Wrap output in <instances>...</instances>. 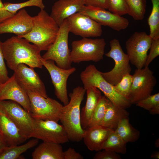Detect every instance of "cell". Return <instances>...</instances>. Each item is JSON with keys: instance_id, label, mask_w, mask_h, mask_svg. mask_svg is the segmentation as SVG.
Here are the masks:
<instances>
[{"instance_id": "obj_1", "label": "cell", "mask_w": 159, "mask_h": 159, "mask_svg": "<svg viewBox=\"0 0 159 159\" xmlns=\"http://www.w3.org/2000/svg\"><path fill=\"white\" fill-rule=\"evenodd\" d=\"M25 39L13 36L2 42L4 59L7 66L14 71L20 64L29 67L42 68L41 50Z\"/></svg>"}, {"instance_id": "obj_2", "label": "cell", "mask_w": 159, "mask_h": 159, "mask_svg": "<svg viewBox=\"0 0 159 159\" xmlns=\"http://www.w3.org/2000/svg\"><path fill=\"white\" fill-rule=\"evenodd\" d=\"M86 92L83 87L79 86L74 88L69 94V103L63 106L61 112L59 120L72 142H80L85 134V130L81 124L80 107Z\"/></svg>"}, {"instance_id": "obj_3", "label": "cell", "mask_w": 159, "mask_h": 159, "mask_svg": "<svg viewBox=\"0 0 159 159\" xmlns=\"http://www.w3.org/2000/svg\"><path fill=\"white\" fill-rule=\"evenodd\" d=\"M31 31L21 37L32 43L41 50L47 51L55 41L59 26L44 9L33 17Z\"/></svg>"}, {"instance_id": "obj_4", "label": "cell", "mask_w": 159, "mask_h": 159, "mask_svg": "<svg viewBox=\"0 0 159 159\" xmlns=\"http://www.w3.org/2000/svg\"><path fill=\"white\" fill-rule=\"evenodd\" d=\"M80 78L85 89L92 86L103 92L105 96L117 106L125 109L131 105L129 101L119 94L114 86L107 82L103 77L101 72L93 64L87 66L80 74Z\"/></svg>"}, {"instance_id": "obj_5", "label": "cell", "mask_w": 159, "mask_h": 159, "mask_svg": "<svg viewBox=\"0 0 159 159\" xmlns=\"http://www.w3.org/2000/svg\"><path fill=\"white\" fill-rule=\"evenodd\" d=\"M106 45L103 38H83L74 41L71 44V61L75 63L85 61L99 62L103 59Z\"/></svg>"}, {"instance_id": "obj_6", "label": "cell", "mask_w": 159, "mask_h": 159, "mask_svg": "<svg viewBox=\"0 0 159 159\" xmlns=\"http://www.w3.org/2000/svg\"><path fill=\"white\" fill-rule=\"evenodd\" d=\"M69 32L67 20L66 19L59 26L55 41L42 56L43 59L53 60L57 66L62 69H67L72 67L68 43Z\"/></svg>"}, {"instance_id": "obj_7", "label": "cell", "mask_w": 159, "mask_h": 159, "mask_svg": "<svg viewBox=\"0 0 159 159\" xmlns=\"http://www.w3.org/2000/svg\"><path fill=\"white\" fill-rule=\"evenodd\" d=\"M110 47V50L105 55L107 57L113 59L115 65L110 71L105 72H101V74L107 82L115 85L124 75L130 74L131 68L128 55L123 51L119 40L116 39L111 40Z\"/></svg>"}, {"instance_id": "obj_8", "label": "cell", "mask_w": 159, "mask_h": 159, "mask_svg": "<svg viewBox=\"0 0 159 159\" xmlns=\"http://www.w3.org/2000/svg\"><path fill=\"white\" fill-rule=\"evenodd\" d=\"M30 102V113L34 119L50 120L58 122L62 105L56 100L45 98L29 90H25Z\"/></svg>"}, {"instance_id": "obj_9", "label": "cell", "mask_w": 159, "mask_h": 159, "mask_svg": "<svg viewBox=\"0 0 159 159\" xmlns=\"http://www.w3.org/2000/svg\"><path fill=\"white\" fill-rule=\"evenodd\" d=\"M0 111L15 124L27 139L32 138L34 119L19 104L11 100L0 101Z\"/></svg>"}, {"instance_id": "obj_10", "label": "cell", "mask_w": 159, "mask_h": 159, "mask_svg": "<svg viewBox=\"0 0 159 159\" xmlns=\"http://www.w3.org/2000/svg\"><path fill=\"white\" fill-rule=\"evenodd\" d=\"M152 39L145 32H135L125 42L130 62L137 69L145 67Z\"/></svg>"}, {"instance_id": "obj_11", "label": "cell", "mask_w": 159, "mask_h": 159, "mask_svg": "<svg viewBox=\"0 0 159 159\" xmlns=\"http://www.w3.org/2000/svg\"><path fill=\"white\" fill-rule=\"evenodd\" d=\"M132 81L129 100L132 104L151 95L157 80L148 67L137 69L132 75Z\"/></svg>"}, {"instance_id": "obj_12", "label": "cell", "mask_w": 159, "mask_h": 159, "mask_svg": "<svg viewBox=\"0 0 159 159\" xmlns=\"http://www.w3.org/2000/svg\"><path fill=\"white\" fill-rule=\"evenodd\" d=\"M58 122L52 120L34 119L32 138L60 144L68 142V136L65 128Z\"/></svg>"}, {"instance_id": "obj_13", "label": "cell", "mask_w": 159, "mask_h": 159, "mask_svg": "<svg viewBox=\"0 0 159 159\" xmlns=\"http://www.w3.org/2000/svg\"><path fill=\"white\" fill-rule=\"evenodd\" d=\"M41 62L49 72L54 88L57 98L64 104L67 105L69 100L67 94V82L69 77L76 71L75 67L67 69L60 68L52 60H45L42 57Z\"/></svg>"}, {"instance_id": "obj_14", "label": "cell", "mask_w": 159, "mask_h": 159, "mask_svg": "<svg viewBox=\"0 0 159 159\" xmlns=\"http://www.w3.org/2000/svg\"><path fill=\"white\" fill-rule=\"evenodd\" d=\"M106 9L85 5L79 12L88 16L101 26H108L117 31L128 27L129 21L127 19Z\"/></svg>"}, {"instance_id": "obj_15", "label": "cell", "mask_w": 159, "mask_h": 159, "mask_svg": "<svg viewBox=\"0 0 159 159\" xmlns=\"http://www.w3.org/2000/svg\"><path fill=\"white\" fill-rule=\"evenodd\" d=\"M69 32L83 38L97 37L102 34V26L88 16L78 12L67 19Z\"/></svg>"}, {"instance_id": "obj_16", "label": "cell", "mask_w": 159, "mask_h": 159, "mask_svg": "<svg viewBox=\"0 0 159 159\" xmlns=\"http://www.w3.org/2000/svg\"><path fill=\"white\" fill-rule=\"evenodd\" d=\"M34 69L28 67L25 64H20L14 71L13 75L25 91L29 90L48 97L44 84Z\"/></svg>"}, {"instance_id": "obj_17", "label": "cell", "mask_w": 159, "mask_h": 159, "mask_svg": "<svg viewBox=\"0 0 159 159\" xmlns=\"http://www.w3.org/2000/svg\"><path fill=\"white\" fill-rule=\"evenodd\" d=\"M33 26V17L25 9H21L13 16L0 23V34L13 33L21 37L29 33Z\"/></svg>"}, {"instance_id": "obj_18", "label": "cell", "mask_w": 159, "mask_h": 159, "mask_svg": "<svg viewBox=\"0 0 159 159\" xmlns=\"http://www.w3.org/2000/svg\"><path fill=\"white\" fill-rule=\"evenodd\" d=\"M7 100L18 103L30 113V104L28 96L13 75L6 82L0 84V101Z\"/></svg>"}, {"instance_id": "obj_19", "label": "cell", "mask_w": 159, "mask_h": 159, "mask_svg": "<svg viewBox=\"0 0 159 159\" xmlns=\"http://www.w3.org/2000/svg\"><path fill=\"white\" fill-rule=\"evenodd\" d=\"M85 5L84 0H58L52 6L50 16L59 26L64 20L79 12Z\"/></svg>"}, {"instance_id": "obj_20", "label": "cell", "mask_w": 159, "mask_h": 159, "mask_svg": "<svg viewBox=\"0 0 159 159\" xmlns=\"http://www.w3.org/2000/svg\"><path fill=\"white\" fill-rule=\"evenodd\" d=\"M0 136L6 146L19 145L28 139L15 124L0 111Z\"/></svg>"}, {"instance_id": "obj_21", "label": "cell", "mask_w": 159, "mask_h": 159, "mask_svg": "<svg viewBox=\"0 0 159 159\" xmlns=\"http://www.w3.org/2000/svg\"><path fill=\"white\" fill-rule=\"evenodd\" d=\"M83 140L90 151H98L102 150V145L109 136L114 131L101 125L87 127Z\"/></svg>"}, {"instance_id": "obj_22", "label": "cell", "mask_w": 159, "mask_h": 159, "mask_svg": "<svg viewBox=\"0 0 159 159\" xmlns=\"http://www.w3.org/2000/svg\"><path fill=\"white\" fill-rule=\"evenodd\" d=\"M86 90L87 93L86 102L80 113L81 125L84 129L89 124L95 109L102 96L101 91L95 87L90 86Z\"/></svg>"}, {"instance_id": "obj_23", "label": "cell", "mask_w": 159, "mask_h": 159, "mask_svg": "<svg viewBox=\"0 0 159 159\" xmlns=\"http://www.w3.org/2000/svg\"><path fill=\"white\" fill-rule=\"evenodd\" d=\"M64 151L60 144L43 141L32 153L33 159H64Z\"/></svg>"}, {"instance_id": "obj_24", "label": "cell", "mask_w": 159, "mask_h": 159, "mask_svg": "<svg viewBox=\"0 0 159 159\" xmlns=\"http://www.w3.org/2000/svg\"><path fill=\"white\" fill-rule=\"evenodd\" d=\"M129 115L126 109L117 106L109 100L100 125L115 131L121 120L128 117Z\"/></svg>"}, {"instance_id": "obj_25", "label": "cell", "mask_w": 159, "mask_h": 159, "mask_svg": "<svg viewBox=\"0 0 159 159\" xmlns=\"http://www.w3.org/2000/svg\"><path fill=\"white\" fill-rule=\"evenodd\" d=\"M35 138L21 145L3 147L0 149V159H22V154L37 144L39 139Z\"/></svg>"}, {"instance_id": "obj_26", "label": "cell", "mask_w": 159, "mask_h": 159, "mask_svg": "<svg viewBox=\"0 0 159 159\" xmlns=\"http://www.w3.org/2000/svg\"><path fill=\"white\" fill-rule=\"evenodd\" d=\"M114 131L126 143L135 142L140 136L139 131L130 124L128 117L121 120Z\"/></svg>"}, {"instance_id": "obj_27", "label": "cell", "mask_w": 159, "mask_h": 159, "mask_svg": "<svg viewBox=\"0 0 159 159\" xmlns=\"http://www.w3.org/2000/svg\"><path fill=\"white\" fill-rule=\"evenodd\" d=\"M126 144L114 131L109 136L104 143L102 150L124 154L127 151Z\"/></svg>"}, {"instance_id": "obj_28", "label": "cell", "mask_w": 159, "mask_h": 159, "mask_svg": "<svg viewBox=\"0 0 159 159\" xmlns=\"http://www.w3.org/2000/svg\"><path fill=\"white\" fill-rule=\"evenodd\" d=\"M152 8L148 20L150 33L152 39H159V0H150Z\"/></svg>"}, {"instance_id": "obj_29", "label": "cell", "mask_w": 159, "mask_h": 159, "mask_svg": "<svg viewBox=\"0 0 159 159\" xmlns=\"http://www.w3.org/2000/svg\"><path fill=\"white\" fill-rule=\"evenodd\" d=\"M128 9V14L135 20H141L146 12V0H125Z\"/></svg>"}, {"instance_id": "obj_30", "label": "cell", "mask_w": 159, "mask_h": 159, "mask_svg": "<svg viewBox=\"0 0 159 159\" xmlns=\"http://www.w3.org/2000/svg\"><path fill=\"white\" fill-rule=\"evenodd\" d=\"M109 100L102 95L93 113L87 127L100 125L105 115Z\"/></svg>"}, {"instance_id": "obj_31", "label": "cell", "mask_w": 159, "mask_h": 159, "mask_svg": "<svg viewBox=\"0 0 159 159\" xmlns=\"http://www.w3.org/2000/svg\"><path fill=\"white\" fill-rule=\"evenodd\" d=\"M4 4L5 9L14 14L19 10L26 7L35 6L39 7L41 10L44 9L45 8L43 0H29L17 3L7 2L4 3Z\"/></svg>"}, {"instance_id": "obj_32", "label": "cell", "mask_w": 159, "mask_h": 159, "mask_svg": "<svg viewBox=\"0 0 159 159\" xmlns=\"http://www.w3.org/2000/svg\"><path fill=\"white\" fill-rule=\"evenodd\" d=\"M132 81V75L128 73L124 75L118 83L114 85L117 92L128 100Z\"/></svg>"}, {"instance_id": "obj_33", "label": "cell", "mask_w": 159, "mask_h": 159, "mask_svg": "<svg viewBox=\"0 0 159 159\" xmlns=\"http://www.w3.org/2000/svg\"><path fill=\"white\" fill-rule=\"evenodd\" d=\"M107 9L110 12L120 16L128 14L125 0H107Z\"/></svg>"}, {"instance_id": "obj_34", "label": "cell", "mask_w": 159, "mask_h": 159, "mask_svg": "<svg viewBox=\"0 0 159 159\" xmlns=\"http://www.w3.org/2000/svg\"><path fill=\"white\" fill-rule=\"evenodd\" d=\"M159 104V93L150 95L137 102V106L149 111L156 105Z\"/></svg>"}, {"instance_id": "obj_35", "label": "cell", "mask_w": 159, "mask_h": 159, "mask_svg": "<svg viewBox=\"0 0 159 159\" xmlns=\"http://www.w3.org/2000/svg\"><path fill=\"white\" fill-rule=\"evenodd\" d=\"M150 52L148 55L144 67H148L153 60L159 55V39L152 40Z\"/></svg>"}, {"instance_id": "obj_36", "label": "cell", "mask_w": 159, "mask_h": 159, "mask_svg": "<svg viewBox=\"0 0 159 159\" xmlns=\"http://www.w3.org/2000/svg\"><path fill=\"white\" fill-rule=\"evenodd\" d=\"M2 44L0 40V84L5 82L9 78L4 61Z\"/></svg>"}, {"instance_id": "obj_37", "label": "cell", "mask_w": 159, "mask_h": 159, "mask_svg": "<svg viewBox=\"0 0 159 159\" xmlns=\"http://www.w3.org/2000/svg\"><path fill=\"white\" fill-rule=\"evenodd\" d=\"M100 150L95 155L94 159H120V156L116 153L103 150Z\"/></svg>"}, {"instance_id": "obj_38", "label": "cell", "mask_w": 159, "mask_h": 159, "mask_svg": "<svg viewBox=\"0 0 159 159\" xmlns=\"http://www.w3.org/2000/svg\"><path fill=\"white\" fill-rule=\"evenodd\" d=\"M64 159H83V157L74 149L70 147L65 151L63 154Z\"/></svg>"}, {"instance_id": "obj_39", "label": "cell", "mask_w": 159, "mask_h": 159, "mask_svg": "<svg viewBox=\"0 0 159 159\" xmlns=\"http://www.w3.org/2000/svg\"><path fill=\"white\" fill-rule=\"evenodd\" d=\"M85 5L107 9V0H84Z\"/></svg>"}, {"instance_id": "obj_40", "label": "cell", "mask_w": 159, "mask_h": 159, "mask_svg": "<svg viewBox=\"0 0 159 159\" xmlns=\"http://www.w3.org/2000/svg\"><path fill=\"white\" fill-rule=\"evenodd\" d=\"M14 15V14L5 9L4 3H3L1 0H0V23L4 20Z\"/></svg>"}, {"instance_id": "obj_41", "label": "cell", "mask_w": 159, "mask_h": 159, "mask_svg": "<svg viewBox=\"0 0 159 159\" xmlns=\"http://www.w3.org/2000/svg\"><path fill=\"white\" fill-rule=\"evenodd\" d=\"M150 113L152 115H156L159 114V104H158L153 107L149 111Z\"/></svg>"}, {"instance_id": "obj_42", "label": "cell", "mask_w": 159, "mask_h": 159, "mask_svg": "<svg viewBox=\"0 0 159 159\" xmlns=\"http://www.w3.org/2000/svg\"><path fill=\"white\" fill-rule=\"evenodd\" d=\"M150 157L152 158L155 159H159V152L158 151H156L152 153Z\"/></svg>"}, {"instance_id": "obj_43", "label": "cell", "mask_w": 159, "mask_h": 159, "mask_svg": "<svg viewBox=\"0 0 159 159\" xmlns=\"http://www.w3.org/2000/svg\"><path fill=\"white\" fill-rule=\"evenodd\" d=\"M6 146L5 143L0 136V149L4 146Z\"/></svg>"}, {"instance_id": "obj_44", "label": "cell", "mask_w": 159, "mask_h": 159, "mask_svg": "<svg viewBox=\"0 0 159 159\" xmlns=\"http://www.w3.org/2000/svg\"><path fill=\"white\" fill-rule=\"evenodd\" d=\"M155 147L158 148L159 147V138L156 140L155 143Z\"/></svg>"}]
</instances>
